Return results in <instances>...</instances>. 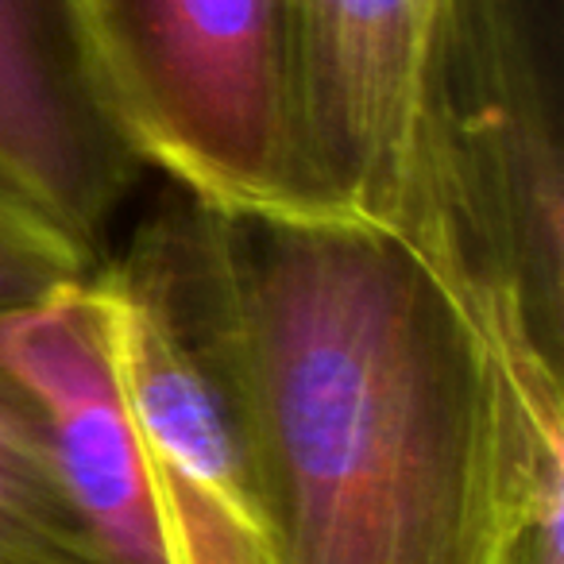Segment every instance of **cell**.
<instances>
[{
  "mask_svg": "<svg viewBox=\"0 0 564 564\" xmlns=\"http://www.w3.org/2000/svg\"><path fill=\"white\" fill-rule=\"evenodd\" d=\"M94 267V256L0 174V322L82 286Z\"/></svg>",
  "mask_w": 564,
  "mask_h": 564,
  "instance_id": "9",
  "label": "cell"
},
{
  "mask_svg": "<svg viewBox=\"0 0 564 564\" xmlns=\"http://www.w3.org/2000/svg\"><path fill=\"white\" fill-rule=\"evenodd\" d=\"M453 274L502 348L564 376V151L518 0H460L437 94Z\"/></svg>",
  "mask_w": 564,
  "mask_h": 564,
  "instance_id": "4",
  "label": "cell"
},
{
  "mask_svg": "<svg viewBox=\"0 0 564 564\" xmlns=\"http://www.w3.org/2000/svg\"><path fill=\"white\" fill-rule=\"evenodd\" d=\"M271 564H502L564 376L507 352L422 248L225 217Z\"/></svg>",
  "mask_w": 564,
  "mask_h": 564,
  "instance_id": "1",
  "label": "cell"
},
{
  "mask_svg": "<svg viewBox=\"0 0 564 564\" xmlns=\"http://www.w3.org/2000/svg\"><path fill=\"white\" fill-rule=\"evenodd\" d=\"M0 364L43 410L58 476L109 564H171L148 448L89 279L0 322Z\"/></svg>",
  "mask_w": 564,
  "mask_h": 564,
  "instance_id": "7",
  "label": "cell"
},
{
  "mask_svg": "<svg viewBox=\"0 0 564 564\" xmlns=\"http://www.w3.org/2000/svg\"><path fill=\"white\" fill-rule=\"evenodd\" d=\"M502 564H564V414L538 425Z\"/></svg>",
  "mask_w": 564,
  "mask_h": 564,
  "instance_id": "10",
  "label": "cell"
},
{
  "mask_svg": "<svg viewBox=\"0 0 564 564\" xmlns=\"http://www.w3.org/2000/svg\"><path fill=\"white\" fill-rule=\"evenodd\" d=\"M140 171L82 0H0V174L97 259Z\"/></svg>",
  "mask_w": 564,
  "mask_h": 564,
  "instance_id": "6",
  "label": "cell"
},
{
  "mask_svg": "<svg viewBox=\"0 0 564 564\" xmlns=\"http://www.w3.org/2000/svg\"><path fill=\"white\" fill-rule=\"evenodd\" d=\"M456 4L286 0L317 213L406 236L448 274L437 94Z\"/></svg>",
  "mask_w": 564,
  "mask_h": 564,
  "instance_id": "5",
  "label": "cell"
},
{
  "mask_svg": "<svg viewBox=\"0 0 564 564\" xmlns=\"http://www.w3.org/2000/svg\"><path fill=\"white\" fill-rule=\"evenodd\" d=\"M143 166L225 217L325 220L310 189L286 0H82Z\"/></svg>",
  "mask_w": 564,
  "mask_h": 564,
  "instance_id": "3",
  "label": "cell"
},
{
  "mask_svg": "<svg viewBox=\"0 0 564 564\" xmlns=\"http://www.w3.org/2000/svg\"><path fill=\"white\" fill-rule=\"evenodd\" d=\"M171 564H271L220 213L174 194L89 274Z\"/></svg>",
  "mask_w": 564,
  "mask_h": 564,
  "instance_id": "2",
  "label": "cell"
},
{
  "mask_svg": "<svg viewBox=\"0 0 564 564\" xmlns=\"http://www.w3.org/2000/svg\"><path fill=\"white\" fill-rule=\"evenodd\" d=\"M0 564H109L47 437L40 402L0 364Z\"/></svg>",
  "mask_w": 564,
  "mask_h": 564,
  "instance_id": "8",
  "label": "cell"
}]
</instances>
